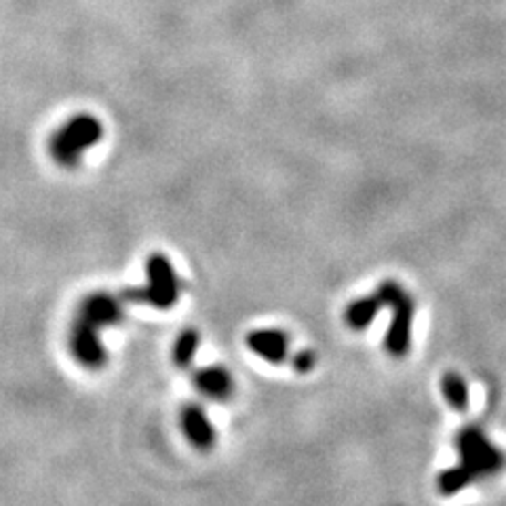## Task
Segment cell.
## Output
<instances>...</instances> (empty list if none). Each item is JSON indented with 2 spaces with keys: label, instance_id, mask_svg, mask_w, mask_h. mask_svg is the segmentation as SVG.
I'll return each mask as SVG.
<instances>
[{
  "label": "cell",
  "instance_id": "obj_6",
  "mask_svg": "<svg viewBox=\"0 0 506 506\" xmlns=\"http://www.w3.org/2000/svg\"><path fill=\"white\" fill-rule=\"evenodd\" d=\"M77 316L98 329L117 325L123 319V302L104 292L91 294L80 302Z\"/></svg>",
  "mask_w": 506,
  "mask_h": 506
},
{
  "label": "cell",
  "instance_id": "obj_10",
  "mask_svg": "<svg viewBox=\"0 0 506 506\" xmlns=\"http://www.w3.org/2000/svg\"><path fill=\"white\" fill-rule=\"evenodd\" d=\"M380 308H382L380 300H377L376 295H369V298H361L350 304L346 308V315H344V319H346V325L350 329L361 332V329L371 325V321L376 319V315L380 313Z\"/></svg>",
  "mask_w": 506,
  "mask_h": 506
},
{
  "label": "cell",
  "instance_id": "obj_9",
  "mask_svg": "<svg viewBox=\"0 0 506 506\" xmlns=\"http://www.w3.org/2000/svg\"><path fill=\"white\" fill-rule=\"evenodd\" d=\"M194 384L202 395L212 397V399H228L232 395V376L224 367L212 366L202 367L194 374Z\"/></svg>",
  "mask_w": 506,
  "mask_h": 506
},
{
  "label": "cell",
  "instance_id": "obj_4",
  "mask_svg": "<svg viewBox=\"0 0 506 506\" xmlns=\"http://www.w3.org/2000/svg\"><path fill=\"white\" fill-rule=\"evenodd\" d=\"M70 350L80 366L98 369L106 363V348L99 337V329L77 316L70 329Z\"/></svg>",
  "mask_w": 506,
  "mask_h": 506
},
{
  "label": "cell",
  "instance_id": "obj_5",
  "mask_svg": "<svg viewBox=\"0 0 506 506\" xmlns=\"http://www.w3.org/2000/svg\"><path fill=\"white\" fill-rule=\"evenodd\" d=\"M393 321L387 332V350L397 359H401L409 353L411 346V321H414V302L408 294L403 298L393 304Z\"/></svg>",
  "mask_w": 506,
  "mask_h": 506
},
{
  "label": "cell",
  "instance_id": "obj_7",
  "mask_svg": "<svg viewBox=\"0 0 506 506\" xmlns=\"http://www.w3.org/2000/svg\"><path fill=\"white\" fill-rule=\"evenodd\" d=\"M247 346L270 363H283L289 353V337L279 329H255L247 336Z\"/></svg>",
  "mask_w": 506,
  "mask_h": 506
},
{
  "label": "cell",
  "instance_id": "obj_3",
  "mask_svg": "<svg viewBox=\"0 0 506 506\" xmlns=\"http://www.w3.org/2000/svg\"><path fill=\"white\" fill-rule=\"evenodd\" d=\"M458 451H460L462 467L470 470V475L477 479L496 475L506 464V458L501 449H496L479 429H464L456 439Z\"/></svg>",
  "mask_w": 506,
  "mask_h": 506
},
{
  "label": "cell",
  "instance_id": "obj_14",
  "mask_svg": "<svg viewBox=\"0 0 506 506\" xmlns=\"http://www.w3.org/2000/svg\"><path fill=\"white\" fill-rule=\"evenodd\" d=\"M315 353H310V350H302V353L295 355V359H294V367L300 371V374H306V371H310L315 367Z\"/></svg>",
  "mask_w": 506,
  "mask_h": 506
},
{
  "label": "cell",
  "instance_id": "obj_8",
  "mask_svg": "<svg viewBox=\"0 0 506 506\" xmlns=\"http://www.w3.org/2000/svg\"><path fill=\"white\" fill-rule=\"evenodd\" d=\"M181 430H184L188 441L199 449H209L215 443V430L212 422H209L205 409L194 403L181 411Z\"/></svg>",
  "mask_w": 506,
  "mask_h": 506
},
{
  "label": "cell",
  "instance_id": "obj_13",
  "mask_svg": "<svg viewBox=\"0 0 506 506\" xmlns=\"http://www.w3.org/2000/svg\"><path fill=\"white\" fill-rule=\"evenodd\" d=\"M197 346H199V334L194 332V329H186V332H181L178 342H175V346H173L175 366H180V367L191 366L194 359V353H197Z\"/></svg>",
  "mask_w": 506,
  "mask_h": 506
},
{
  "label": "cell",
  "instance_id": "obj_2",
  "mask_svg": "<svg viewBox=\"0 0 506 506\" xmlns=\"http://www.w3.org/2000/svg\"><path fill=\"white\" fill-rule=\"evenodd\" d=\"M146 285L127 289L125 298L133 302L150 304L154 308H171L180 298V281L173 264L163 253H152L146 264Z\"/></svg>",
  "mask_w": 506,
  "mask_h": 506
},
{
  "label": "cell",
  "instance_id": "obj_12",
  "mask_svg": "<svg viewBox=\"0 0 506 506\" xmlns=\"http://www.w3.org/2000/svg\"><path fill=\"white\" fill-rule=\"evenodd\" d=\"M472 481H475V477H472L470 470H467L460 464V467H451L448 470H443L441 475L437 477V488L443 496H451V494H458V491L467 488V485Z\"/></svg>",
  "mask_w": 506,
  "mask_h": 506
},
{
  "label": "cell",
  "instance_id": "obj_11",
  "mask_svg": "<svg viewBox=\"0 0 506 506\" xmlns=\"http://www.w3.org/2000/svg\"><path fill=\"white\" fill-rule=\"evenodd\" d=\"M443 397L448 399L449 408L456 411H467L469 408V387L464 382V377L456 371H449V374L443 376L441 380Z\"/></svg>",
  "mask_w": 506,
  "mask_h": 506
},
{
  "label": "cell",
  "instance_id": "obj_1",
  "mask_svg": "<svg viewBox=\"0 0 506 506\" xmlns=\"http://www.w3.org/2000/svg\"><path fill=\"white\" fill-rule=\"evenodd\" d=\"M104 138V127L91 114H78L67 120L51 139V154L59 165L74 167L80 163L83 154Z\"/></svg>",
  "mask_w": 506,
  "mask_h": 506
}]
</instances>
